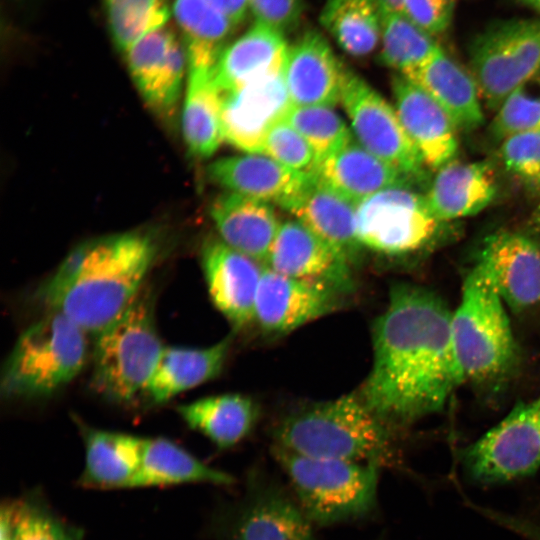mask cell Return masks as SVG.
Masks as SVG:
<instances>
[{"label": "cell", "instance_id": "obj_42", "mask_svg": "<svg viewBox=\"0 0 540 540\" xmlns=\"http://www.w3.org/2000/svg\"><path fill=\"white\" fill-rule=\"evenodd\" d=\"M454 8L455 0H402L401 12L433 36L448 28Z\"/></svg>", "mask_w": 540, "mask_h": 540}, {"label": "cell", "instance_id": "obj_5", "mask_svg": "<svg viewBox=\"0 0 540 540\" xmlns=\"http://www.w3.org/2000/svg\"><path fill=\"white\" fill-rule=\"evenodd\" d=\"M272 454L312 524L350 521L366 516L374 509L380 466L307 457L275 444Z\"/></svg>", "mask_w": 540, "mask_h": 540}, {"label": "cell", "instance_id": "obj_32", "mask_svg": "<svg viewBox=\"0 0 540 540\" xmlns=\"http://www.w3.org/2000/svg\"><path fill=\"white\" fill-rule=\"evenodd\" d=\"M187 483L231 485L234 477L200 461L165 438H143L141 462L135 487Z\"/></svg>", "mask_w": 540, "mask_h": 540}, {"label": "cell", "instance_id": "obj_11", "mask_svg": "<svg viewBox=\"0 0 540 540\" xmlns=\"http://www.w3.org/2000/svg\"><path fill=\"white\" fill-rule=\"evenodd\" d=\"M340 102L360 145L409 178L423 175L424 161L395 108L350 69L345 76Z\"/></svg>", "mask_w": 540, "mask_h": 540}, {"label": "cell", "instance_id": "obj_47", "mask_svg": "<svg viewBox=\"0 0 540 540\" xmlns=\"http://www.w3.org/2000/svg\"><path fill=\"white\" fill-rule=\"evenodd\" d=\"M384 4H386L387 6L397 10V11H400L401 12V9H402V0H381Z\"/></svg>", "mask_w": 540, "mask_h": 540}, {"label": "cell", "instance_id": "obj_8", "mask_svg": "<svg viewBox=\"0 0 540 540\" xmlns=\"http://www.w3.org/2000/svg\"><path fill=\"white\" fill-rule=\"evenodd\" d=\"M442 222L425 197L406 184L387 187L357 204L356 231L362 247L389 257H408L437 243Z\"/></svg>", "mask_w": 540, "mask_h": 540}, {"label": "cell", "instance_id": "obj_22", "mask_svg": "<svg viewBox=\"0 0 540 540\" xmlns=\"http://www.w3.org/2000/svg\"><path fill=\"white\" fill-rule=\"evenodd\" d=\"M401 75L424 90L443 109L456 130L471 131L483 124L484 113L473 76L441 47Z\"/></svg>", "mask_w": 540, "mask_h": 540}, {"label": "cell", "instance_id": "obj_44", "mask_svg": "<svg viewBox=\"0 0 540 540\" xmlns=\"http://www.w3.org/2000/svg\"><path fill=\"white\" fill-rule=\"evenodd\" d=\"M221 13H223L232 24L237 27L246 18L248 12L247 0H205Z\"/></svg>", "mask_w": 540, "mask_h": 540}, {"label": "cell", "instance_id": "obj_7", "mask_svg": "<svg viewBox=\"0 0 540 540\" xmlns=\"http://www.w3.org/2000/svg\"><path fill=\"white\" fill-rule=\"evenodd\" d=\"M96 337L92 377L96 391L116 403H128L146 391L164 348L151 293L143 288Z\"/></svg>", "mask_w": 540, "mask_h": 540}, {"label": "cell", "instance_id": "obj_10", "mask_svg": "<svg viewBox=\"0 0 540 540\" xmlns=\"http://www.w3.org/2000/svg\"><path fill=\"white\" fill-rule=\"evenodd\" d=\"M464 468L482 484L503 483L540 467V395L517 404L499 423L471 444Z\"/></svg>", "mask_w": 540, "mask_h": 540}, {"label": "cell", "instance_id": "obj_26", "mask_svg": "<svg viewBox=\"0 0 540 540\" xmlns=\"http://www.w3.org/2000/svg\"><path fill=\"white\" fill-rule=\"evenodd\" d=\"M313 173L356 204L387 187L406 184L409 179L366 150L354 137L318 162Z\"/></svg>", "mask_w": 540, "mask_h": 540}, {"label": "cell", "instance_id": "obj_12", "mask_svg": "<svg viewBox=\"0 0 540 540\" xmlns=\"http://www.w3.org/2000/svg\"><path fill=\"white\" fill-rule=\"evenodd\" d=\"M343 294L326 283L288 277L265 266L255 300L254 322L266 334L284 335L334 311Z\"/></svg>", "mask_w": 540, "mask_h": 540}, {"label": "cell", "instance_id": "obj_36", "mask_svg": "<svg viewBox=\"0 0 540 540\" xmlns=\"http://www.w3.org/2000/svg\"><path fill=\"white\" fill-rule=\"evenodd\" d=\"M108 29L122 53L147 34L166 26L167 0H104Z\"/></svg>", "mask_w": 540, "mask_h": 540}, {"label": "cell", "instance_id": "obj_40", "mask_svg": "<svg viewBox=\"0 0 540 540\" xmlns=\"http://www.w3.org/2000/svg\"><path fill=\"white\" fill-rule=\"evenodd\" d=\"M499 153L507 170L540 192V130L502 140Z\"/></svg>", "mask_w": 540, "mask_h": 540}, {"label": "cell", "instance_id": "obj_38", "mask_svg": "<svg viewBox=\"0 0 540 540\" xmlns=\"http://www.w3.org/2000/svg\"><path fill=\"white\" fill-rule=\"evenodd\" d=\"M540 130V75L514 89L501 103L491 123L498 140Z\"/></svg>", "mask_w": 540, "mask_h": 540}, {"label": "cell", "instance_id": "obj_35", "mask_svg": "<svg viewBox=\"0 0 540 540\" xmlns=\"http://www.w3.org/2000/svg\"><path fill=\"white\" fill-rule=\"evenodd\" d=\"M380 44L379 60L400 74L420 65L440 48L432 35L383 2Z\"/></svg>", "mask_w": 540, "mask_h": 540}, {"label": "cell", "instance_id": "obj_27", "mask_svg": "<svg viewBox=\"0 0 540 540\" xmlns=\"http://www.w3.org/2000/svg\"><path fill=\"white\" fill-rule=\"evenodd\" d=\"M285 34L259 22L224 49L213 72L222 94L284 69L288 45Z\"/></svg>", "mask_w": 540, "mask_h": 540}, {"label": "cell", "instance_id": "obj_17", "mask_svg": "<svg viewBox=\"0 0 540 540\" xmlns=\"http://www.w3.org/2000/svg\"><path fill=\"white\" fill-rule=\"evenodd\" d=\"M201 263L214 306L234 329L254 321V307L263 269L258 261L236 251L222 240H209Z\"/></svg>", "mask_w": 540, "mask_h": 540}, {"label": "cell", "instance_id": "obj_28", "mask_svg": "<svg viewBox=\"0 0 540 540\" xmlns=\"http://www.w3.org/2000/svg\"><path fill=\"white\" fill-rule=\"evenodd\" d=\"M85 464L79 483L93 489L135 487L143 438L83 427Z\"/></svg>", "mask_w": 540, "mask_h": 540}, {"label": "cell", "instance_id": "obj_43", "mask_svg": "<svg viewBox=\"0 0 540 540\" xmlns=\"http://www.w3.org/2000/svg\"><path fill=\"white\" fill-rule=\"evenodd\" d=\"M248 11L255 22L262 23L283 34L300 21L302 0H247Z\"/></svg>", "mask_w": 540, "mask_h": 540}, {"label": "cell", "instance_id": "obj_2", "mask_svg": "<svg viewBox=\"0 0 540 540\" xmlns=\"http://www.w3.org/2000/svg\"><path fill=\"white\" fill-rule=\"evenodd\" d=\"M157 254L151 236L127 232L90 240L68 254L37 291L48 311L59 312L83 331L98 335L144 288Z\"/></svg>", "mask_w": 540, "mask_h": 540}, {"label": "cell", "instance_id": "obj_34", "mask_svg": "<svg viewBox=\"0 0 540 540\" xmlns=\"http://www.w3.org/2000/svg\"><path fill=\"white\" fill-rule=\"evenodd\" d=\"M320 23L354 57L370 55L381 40V0H325Z\"/></svg>", "mask_w": 540, "mask_h": 540}, {"label": "cell", "instance_id": "obj_6", "mask_svg": "<svg viewBox=\"0 0 540 540\" xmlns=\"http://www.w3.org/2000/svg\"><path fill=\"white\" fill-rule=\"evenodd\" d=\"M85 335L65 315L48 311L18 337L2 371V395L42 397L63 388L85 365Z\"/></svg>", "mask_w": 540, "mask_h": 540}, {"label": "cell", "instance_id": "obj_29", "mask_svg": "<svg viewBox=\"0 0 540 540\" xmlns=\"http://www.w3.org/2000/svg\"><path fill=\"white\" fill-rule=\"evenodd\" d=\"M231 342V336H227L206 348L164 347L145 391L150 400L162 404L216 378L223 369Z\"/></svg>", "mask_w": 540, "mask_h": 540}, {"label": "cell", "instance_id": "obj_41", "mask_svg": "<svg viewBox=\"0 0 540 540\" xmlns=\"http://www.w3.org/2000/svg\"><path fill=\"white\" fill-rule=\"evenodd\" d=\"M6 508L16 540H75L62 523L37 506L19 503Z\"/></svg>", "mask_w": 540, "mask_h": 540}, {"label": "cell", "instance_id": "obj_45", "mask_svg": "<svg viewBox=\"0 0 540 540\" xmlns=\"http://www.w3.org/2000/svg\"><path fill=\"white\" fill-rule=\"evenodd\" d=\"M505 526L520 533L529 540H540V523L508 516L505 519Z\"/></svg>", "mask_w": 540, "mask_h": 540}, {"label": "cell", "instance_id": "obj_49", "mask_svg": "<svg viewBox=\"0 0 540 540\" xmlns=\"http://www.w3.org/2000/svg\"><path fill=\"white\" fill-rule=\"evenodd\" d=\"M538 228H539V233H540V211H539V217H538Z\"/></svg>", "mask_w": 540, "mask_h": 540}, {"label": "cell", "instance_id": "obj_16", "mask_svg": "<svg viewBox=\"0 0 540 540\" xmlns=\"http://www.w3.org/2000/svg\"><path fill=\"white\" fill-rule=\"evenodd\" d=\"M129 73L147 105L156 113L171 115L179 99L187 57L175 32L164 26L124 53Z\"/></svg>", "mask_w": 540, "mask_h": 540}, {"label": "cell", "instance_id": "obj_33", "mask_svg": "<svg viewBox=\"0 0 540 540\" xmlns=\"http://www.w3.org/2000/svg\"><path fill=\"white\" fill-rule=\"evenodd\" d=\"M213 72L188 70L182 129L188 149L200 158L213 155L224 140L223 95L214 82Z\"/></svg>", "mask_w": 540, "mask_h": 540}, {"label": "cell", "instance_id": "obj_13", "mask_svg": "<svg viewBox=\"0 0 540 540\" xmlns=\"http://www.w3.org/2000/svg\"><path fill=\"white\" fill-rule=\"evenodd\" d=\"M222 95L224 140L247 153H262L267 133L274 124L285 119L293 106L284 69Z\"/></svg>", "mask_w": 540, "mask_h": 540}, {"label": "cell", "instance_id": "obj_15", "mask_svg": "<svg viewBox=\"0 0 540 540\" xmlns=\"http://www.w3.org/2000/svg\"><path fill=\"white\" fill-rule=\"evenodd\" d=\"M228 540H315L312 522L296 499L263 476H250Z\"/></svg>", "mask_w": 540, "mask_h": 540}, {"label": "cell", "instance_id": "obj_23", "mask_svg": "<svg viewBox=\"0 0 540 540\" xmlns=\"http://www.w3.org/2000/svg\"><path fill=\"white\" fill-rule=\"evenodd\" d=\"M356 209V203L312 172L308 184L287 210L351 263L362 247L357 238Z\"/></svg>", "mask_w": 540, "mask_h": 540}, {"label": "cell", "instance_id": "obj_1", "mask_svg": "<svg viewBox=\"0 0 540 540\" xmlns=\"http://www.w3.org/2000/svg\"><path fill=\"white\" fill-rule=\"evenodd\" d=\"M451 315L431 289L392 284L387 307L373 324V364L358 394L391 429L440 411L464 383Z\"/></svg>", "mask_w": 540, "mask_h": 540}, {"label": "cell", "instance_id": "obj_19", "mask_svg": "<svg viewBox=\"0 0 540 540\" xmlns=\"http://www.w3.org/2000/svg\"><path fill=\"white\" fill-rule=\"evenodd\" d=\"M347 70L322 34L307 31L288 46L284 64V79L292 105H336L341 101Z\"/></svg>", "mask_w": 540, "mask_h": 540}, {"label": "cell", "instance_id": "obj_9", "mask_svg": "<svg viewBox=\"0 0 540 540\" xmlns=\"http://www.w3.org/2000/svg\"><path fill=\"white\" fill-rule=\"evenodd\" d=\"M470 54L480 97L497 110L514 89L540 72V20L495 23L475 38Z\"/></svg>", "mask_w": 540, "mask_h": 540}, {"label": "cell", "instance_id": "obj_3", "mask_svg": "<svg viewBox=\"0 0 540 540\" xmlns=\"http://www.w3.org/2000/svg\"><path fill=\"white\" fill-rule=\"evenodd\" d=\"M274 444L299 455L376 464L392 461V429L358 395L304 407L275 427Z\"/></svg>", "mask_w": 540, "mask_h": 540}, {"label": "cell", "instance_id": "obj_25", "mask_svg": "<svg viewBox=\"0 0 540 540\" xmlns=\"http://www.w3.org/2000/svg\"><path fill=\"white\" fill-rule=\"evenodd\" d=\"M496 190L488 163L452 160L438 169L424 197L432 215L443 223L481 212L493 201Z\"/></svg>", "mask_w": 540, "mask_h": 540}, {"label": "cell", "instance_id": "obj_4", "mask_svg": "<svg viewBox=\"0 0 540 540\" xmlns=\"http://www.w3.org/2000/svg\"><path fill=\"white\" fill-rule=\"evenodd\" d=\"M451 336L464 382L488 383L512 367L516 345L508 308L487 271L475 261L451 315Z\"/></svg>", "mask_w": 540, "mask_h": 540}, {"label": "cell", "instance_id": "obj_37", "mask_svg": "<svg viewBox=\"0 0 540 540\" xmlns=\"http://www.w3.org/2000/svg\"><path fill=\"white\" fill-rule=\"evenodd\" d=\"M285 120L309 143L316 164L354 136L342 117L330 106H292Z\"/></svg>", "mask_w": 540, "mask_h": 540}, {"label": "cell", "instance_id": "obj_31", "mask_svg": "<svg viewBox=\"0 0 540 540\" xmlns=\"http://www.w3.org/2000/svg\"><path fill=\"white\" fill-rule=\"evenodd\" d=\"M173 13L181 32L187 69L213 71L236 27L205 0H175Z\"/></svg>", "mask_w": 540, "mask_h": 540}, {"label": "cell", "instance_id": "obj_30", "mask_svg": "<svg viewBox=\"0 0 540 540\" xmlns=\"http://www.w3.org/2000/svg\"><path fill=\"white\" fill-rule=\"evenodd\" d=\"M177 412L187 425L221 449L242 441L254 428L259 406L249 396L229 393L179 405Z\"/></svg>", "mask_w": 540, "mask_h": 540}, {"label": "cell", "instance_id": "obj_21", "mask_svg": "<svg viewBox=\"0 0 540 540\" xmlns=\"http://www.w3.org/2000/svg\"><path fill=\"white\" fill-rule=\"evenodd\" d=\"M395 110L424 164L439 169L458 150L456 128L443 109L419 86L403 75L392 82Z\"/></svg>", "mask_w": 540, "mask_h": 540}, {"label": "cell", "instance_id": "obj_18", "mask_svg": "<svg viewBox=\"0 0 540 540\" xmlns=\"http://www.w3.org/2000/svg\"><path fill=\"white\" fill-rule=\"evenodd\" d=\"M349 262L299 220L280 224L266 267L297 279L323 282L352 291Z\"/></svg>", "mask_w": 540, "mask_h": 540}, {"label": "cell", "instance_id": "obj_46", "mask_svg": "<svg viewBox=\"0 0 540 540\" xmlns=\"http://www.w3.org/2000/svg\"><path fill=\"white\" fill-rule=\"evenodd\" d=\"M1 540H16L10 520V516L6 507L2 508L1 512V528H0Z\"/></svg>", "mask_w": 540, "mask_h": 540}, {"label": "cell", "instance_id": "obj_48", "mask_svg": "<svg viewBox=\"0 0 540 540\" xmlns=\"http://www.w3.org/2000/svg\"><path fill=\"white\" fill-rule=\"evenodd\" d=\"M527 5L533 7L534 9L540 11V0H522Z\"/></svg>", "mask_w": 540, "mask_h": 540}, {"label": "cell", "instance_id": "obj_24", "mask_svg": "<svg viewBox=\"0 0 540 540\" xmlns=\"http://www.w3.org/2000/svg\"><path fill=\"white\" fill-rule=\"evenodd\" d=\"M210 214L224 243L266 262L281 224L268 202L228 191L214 200Z\"/></svg>", "mask_w": 540, "mask_h": 540}, {"label": "cell", "instance_id": "obj_20", "mask_svg": "<svg viewBox=\"0 0 540 540\" xmlns=\"http://www.w3.org/2000/svg\"><path fill=\"white\" fill-rule=\"evenodd\" d=\"M207 172L212 181L229 192L273 202L286 210L312 175V172L292 170L257 153L217 159L208 166Z\"/></svg>", "mask_w": 540, "mask_h": 540}, {"label": "cell", "instance_id": "obj_14", "mask_svg": "<svg viewBox=\"0 0 540 540\" xmlns=\"http://www.w3.org/2000/svg\"><path fill=\"white\" fill-rule=\"evenodd\" d=\"M476 262L490 275L509 310L522 313L540 305V242L499 231L484 240Z\"/></svg>", "mask_w": 540, "mask_h": 540}, {"label": "cell", "instance_id": "obj_39", "mask_svg": "<svg viewBox=\"0 0 540 540\" xmlns=\"http://www.w3.org/2000/svg\"><path fill=\"white\" fill-rule=\"evenodd\" d=\"M261 154L287 168L303 173L313 172L316 166L313 149L285 119L271 127L264 140Z\"/></svg>", "mask_w": 540, "mask_h": 540}]
</instances>
